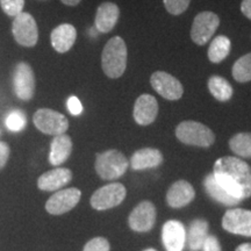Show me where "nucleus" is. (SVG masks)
I'll use <instances>...</instances> for the list:
<instances>
[{
	"label": "nucleus",
	"instance_id": "nucleus-33",
	"mask_svg": "<svg viewBox=\"0 0 251 251\" xmlns=\"http://www.w3.org/2000/svg\"><path fill=\"white\" fill-rule=\"evenodd\" d=\"M201 249L203 251H221V246H220L219 240L213 235H208L206 237L205 242Z\"/></svg>",
	"mask_w": 251,
	"mask_h": 251
},
{
	"label": "nucleus",
	"instance_id": "nucleus-31",
	"mask_svg": "<svg viewBox=\"0 0 251 251\" xmlns=\"http://www.w3.org/2000/svg\"><path fill=\"white\" fill-rule=\"evenodd\" d=\"M111 246L106 238L94 237L85 244L83 251H109Z\"/></svg>",
	"mask_w": 251,
	"mask_h": 251
},
{
	"label": "nucleus",
	"instance_id": "nucleus-24",
	"mask_svg": "<svg viewBox=\"0 0 251 251\" xmlns=\"http://www.w3.org/2000/svg\"><path fill=\"white\" fill-rule=\"evenodd\" d=\"M207 85H208L209 92L218 101L226 102L230 100L231 97H233V86L224 77L214 75V76L209 77L208 81H207Z\"/></svg>",
	"mask_w": 251,
	"mask_h": 251
},
{
	"label": "nucleus",
	"instance_id": "nucleus-22",
	"mask_svg": "<svg viewBox=\"0 0 251 251\" xmlns=\"http://www.w3.org/2000/svg\"><path fill=\"white\" fill-rule=\"evenodd\" d=\"M207 236H208V222L206 220L197 219L190 225L185 244H187L191 251H198L202 248Z\"/></svg>",
	"mask_w": 251,
	"mask_h": 251
},
{
	"label": "nucleus",
	"instance_id": "nucleus-36",
	"mask_svg": "<svg viewBox=\"0 0 251 251\" xmlns=\"http://www.w3.org/2000/svg\"><path fill=\"white\" fill-rule=\"evenodd\" d=\"M62 4H64L65 6H69V7H75V6L79 5L81 0H61Z\"/></svg>",
	"mask_w": 251,
	"mask_h": 251
},
{
	"label": "nucleus",
	"instance_id": "nucleus-34",
	"mask_svg": "<svg viewBox=\"0 0 251 251\" xmlns=\"http://www.w3.org/2000/svg\"><path fill=\"white\" fill-rule=\"evenodd\" d=\"M9 153H11V149H9L8 144L0 141V170H1V169L6 165V163H7L9 158Z\"/></svg>",
	"mask_w": 251,
	"mask_h": 251
},
{
	"label": "nucleus",
	"instance_id": "nucleus-20",
	"mask_svg": "<svg viewBox=\"0 0 251 251\" xmlns=\"http://www.w3.org/2000/svg\"><path fill=\"white\" fill-rule=\"evenodd\" d=\"M163 163V153L155 148H143L133 153L130 166L133 170H147L157 168Z\"/></svg>",
	"mask_w": 251,
	"mask_h": 251
},
{
	"label": "nucleus",
	"instance_id": "nucleus-16",
	"mask_svg": "<svg viewBox=\"0 0 251 251\" xmlns=\"http://www.w3.org/2000/svg\"><path fill=\"white\" fill-rule=\"evenodd\" d=\"M162 240L166 251H183L186 243V231L181 222L171 220L163 226Z\"/></svg>",
	"mask_w": 251,
	"mask_h": 251
},
{
	"label": "nucleus",
	"instance_id": "nucleus-21",
	"mask_svg": "<svg viewBox=\"0 0 251 251\" xmlns=\"http://www.w3.org/2000/svg\"><path fill=\"white\" fill-rule=\"evenodd\" d=\"M72 151V140L67 134H61L54 137L50 144L49 162L54 166H58L68 161Z\"/></svg>",
	"mask_w": 251,
	"mask_h": 251
},
{
	"label": "nucleus",
	"instance_id": "nucleus-11",
	"mask_svg": "<svg viewBox=\"0 0 251 251\" xmlns=\"http://www.w3.org/2000/svg\"><path fill=\"white\" fill-rule=\"evenodd\" d=\"M81 197V192L78 188L71 187L57 191L49 198L46 203V209L49 214L62 215L71 211L77 206Z\"/></svg>",
	"mask_w": 251,
	"mask_h": 251
},
{
	"label": "nucleus",
	"instance_id": "nucleus-14",
	"mask_svg": "<svg viewBox=\"0 0 251 251\" xmlns=\"http://www.w3.org/2000/svg\"><path fill=\"white\" fill-rule=\"evenodd\" d=\"M158 115V102L151 94H142L134 105L133 117L137 125L148 126L156 120Z\"/></svg>",
	"mask_w": 251,
	"mask_h": 251
},
{
	"label": "nucleus",
	"instance_id": "nucleus-13",
	"mask_svg": "<svg viewBox=\"0 0 251 251\" xmlns=\"http://www.w3.org/2000/svg\"><path fill=\"white\" fill-rule=\"evenodd\" d=\"M129 227L137 233L151 230L156 222V208L152 202L142 201L139 203L129 215Z\"/></svg>",
	"mask_w": 251,
	"mask_h": 251
},
{
	"label": "nucleus",
	"instance_id": "nucleus-2",
	"mask_svg": "<svg viewBox=\"0 0 251 251\" xmlns=\"http://www.w3.org/2000/svg\"><path fill=\"white\" fill-rule=\"evenodd\" d=\"M128 50L121 36H113L103 47L101 52V69L111 79H118L127 69Z\"/></svg>",
	"mask_w": 251,
	"mask_h": 251
},
{
	"label": "nucleus",
	"instance_id": "nucleus-26",
	"mask_svg": "<svg viewBox=\"0 0 251 251\" xmlns=\"http://www.w3.org/2000/svg\"><path fill=\"white\" fill-rule=\"evenodd\" d=\"M229 148L235 155L251 158V133H238L229 140Z\"/></svg>",
	"mask_w": 251,
	"mask_h": 251
},
{
	"label": "nucleus",
	"instance_id": "nucleus-29",
	"mask_svg": "<svg viewBox=\"0 0 251 251\" xmlns=\"http://www.w3.org/2000/svg\"><path fill=\"white\" fill-rule=\"evenodd\" d=\"M25 0H0V8L7 17L15 18L24 12Z\"/></svg>",
	"mask_w": 251,
	"mask_h": 251
},
{
	"label": "nucleus",
	"instance_id": "nucleus-38",
	"mask_svg": "<svg viewBox=\"0 0 251 251\" xmlns=\"http://www.w3.org/2000/svg\"><path fill=\"white\" fill-rule=\"evenodd\" d=\"M143 251H157V250H155V249H146V250H143Z\"/></svg>",
	"mask_w": 251,
	"mask_h": 251
},
{
	"label": "nucleus",
	"instance_id": "nucleus-10",
	"mask_svg": "<svg viewBox=\"0 0 251 251\" xmlns=\"http://www.w3.org/2000/svg\"><path fill=\"white\" fill-rule=\"evenodd\" d=\"M152 89L166 100H179L184 94V87L177 78L165 71H155L150 77Z\"/></svg>",
	"mask_w": 251,
	"mask_h": 251
},
{
	"label": "nucleus",
	"instance_id": "nucleus-8",
	"mask_svg": "<svg viewBox=\"0 0 251 251\" xmlns=\"http://www.w3.org/2000/svg\"><path fill=\"white\" fill-rule=\"evenodd\" d=\"M220 18L209 11L201 12L194 18L191 28V39L197 46L207 45L219 28Z\"/></svg>",
	"mask_w": 251,
	"mask_h": 251
},
{
	"label": "nucleus",
	"instance_id": "nucleus-17",
	"mask_svg": "<svg viewBox=\"0 0 251 251\" xmlns=\"http://www.w3.org/2000/svg\"><path fill=\"white\" fill-rule=\"evenodd\" d=\"M77 40V29L71 24L58 25L50 34V42L55 51L65 54L75 46Z\"/></svg>",
	"mask_w": 251,
	"mask_h": 251
},
{
	"label": "nucleus",
	"instance_id": "nucleus-19",
	"mask_svg": "<svg viewBox=\"0 0 251 251\" xmlns=\"http://www.w3.org/2000/svg\"><path fill=\"white\" fill-rule=\"evenodd\" d=\"M72 179V172L65 168H56L43 174L37 180V186L42 191H57Z\"/></svg>",
	"mask_w": 251,
	"mask_h": 251
},
{
	"label": "nucleus",
	"instance_id": "nucleus-4",
	"mask_svg": "<svg viewBox=\"0 0 251 251\" xmlns=\"http://www.w3.org/2000/svg\"><path fill=\"white\" fill-rule=\"evenodd\" d=\"M129 162L121 151L115 149L106 150L98 153L96 158V171L105 180L120 178L127 171Z\"/></svg>",
	"mask_w": 251,
	"mask_h": 251
},
{
	"label": "nucleus",
	"instance_id": "nucleus-30",
	"mask_svg": "<svg viewBox=\"0 0 251 251\" xmlns=\"http://www.w3.org/2000/svg\"><path fill=\"white\" fill-rule=\"evenodd\" d=\"M165 9L172 15H180L190 6L191 0H163Z\"/></svg>",
	"mask_w": 251,
	"mask_h": 251
},
{
	"label": "nucleus",
	"instance_id": "nucleus-25",
	"mask_svg": "<svg viewBox=\"0 0 251 251\" xmlns=\"http://www.w3.org/2000/svg\"><path fill=\"white\" fill-rule=\"evenodd\" d=\"M231 49V42L227 36L219 35L211 42L208 48V59L214 64H219L227 58Z\"/></svg>",
	"mask_w": 251,
	"mask_h": 251
},
{
	"label": "nucleus",
	"instance_id": "nucleus-32",
	"mask_svg": "<svg viewBox=\"0 0 251 251\" xmlns=\"http://www.w3.org/2000/svg\"><path fill=\"white\" fill-rule=\"evenodd\" d=\"M67 107L70 114L75 115V117L80 115L83 113V105H81L80 100L76 96L69 97V99L67 100Z\"/></svg>",
	"mask_w": 251,
	"mask_h": 251
},
{
	"label": "nucleus",
	"instance_id": "nucleus-1",
	"mask_svg": "<svg viewBox=\"0 0 251 251\" xmlns=\"http://www.w3.org/2000/svg\"><path fill=\"white\" fill-rule=\"evenodd\" d=\"M213 175L216 181L240 202L251 197V168L241 158L221 157L214 163Z\"/></svg>",
	"mask_w": 251,
	"mask_h": 251
},
{
	"label": "nucleus",
	"instance_id": "nucleus-28",
	"mask_svg": "<svg viewBox=\"0 0 251 251\" xmlns=\"http://www.w3.org/2000/svg\"><path fill=\"white\" fill-rule=\"evenodd\" d=\"M5 125L7 127V129L14 133H19V131H23L25 127L27 126V117L26 114L20 109H14V111L9 112L6 117Z\"/></svg>",
	"mask_w": 251,
	"mask_h": 251
},
{
	"label": "nucleus",
	"instance_id": "nucleus-3",
	"mask_svg": "<svg viewBox=\"0 0 251 251\" xmlns=\"http://www.w3.org/2000/svg\"><path fill=\"white\" fill-rule=\"evenodd\" d=\"M176 136L181 143L200 148H208L215 142V135L211 128L192 120L180 122L176 128Z\"/></svg>",
	"mask_w": 251,
	"mask_h": 251
},
{
	"label": "nucleus",
	"instance_id": "nucleus-23",
	"mask_svg": "<svg viewBox=\"0 0 251 251\" xmlns=\"http://www.w3.org/2000/svg\"><path fill=\"white\" fill-rule=\"evenodd\" d=\"M203 186H205L206 192L211 196L216 201L222 203L225 206H235L240 203L237 199L231 197L224 187L216 181L214 175H208L203 180Z\"/></svg>",
	"mask_w": 251,
	"mask_h": 251
},
{
	"label": "nucleus",
	"instance_id": "nucleus-35",
	"mask_svg": "<svg viewBox=\"0 0 251 251\" xmlns=\"http://www.w3.org/2000/svg\"><path fill=\"white\" fill-rule=\"evenodd\" d=\"M241 12L244 17L251 20V0H242L241 2Z\"/></svg>",
	"mask_w": 251,
	"mask_h": 251
},
{
	"label": "nucleus",
	"instance_id": "nucleus-37",
	"mask_svg": "<svg viewBox=\"0 0 251 251\" xmlns=\"http://www.w3.org/2000/svg\"><path fill=\"white\" fill-rule=\"evenodd\" d=\"M235 251H251V243H243L238 246Z\"/></svg>",
	"mask_w": 251,
	"mask_h": 251
},
{
	"label": "nucleus",
	"instance_id": "nucleus-12",
	"mask_svg": "<svg viewBox=\"0 0 251 251\" xmlns=\"http://www.w3.org/2000/svg\"><path fill=\"white\" fill-rule=\"evenodd\" d=\"M222 227L228 233L251 237V211L233 208L222 218Z\"/></svg>",
	"mask_w": 251,
	"mask_h": 251
},
{
	"label": "nucleus",
	"instance_id": "nucleus-18",
	"mask_svg": "<svg viewBox=\"0 0 251 251\" xmlns=\"http://www.w3.org/2000/svg\"><path fill=\"white\" fill-rule=\"evenodd\" d=\"M196 197V191L186 180H178L171 185L166 193V201L172 208H181L188 205Z\"/></svg>",
	"mask_w": 251,
	"mask_h": 251
},
{
	"label": "nucleus",
	"instance_id": "nucleus-5",
	"mask_svg": "<svg viewBox=\"0 0 251 251\" xmlns=\"http://www.w3.org/2000/svg\"><path fill=\"white\" fill-rule=\"evenodd\" d=\"M12 34L15 42L25 48H33L39 41V27L35 18L28 12H23L12 23Z\"/></svg>",
	"mask_w": 251,
	"mask_h": 251
},
{
	"label": "nucleus",
	"instance_id": "nucleus-9",
	"mask_svg": "<svg viewBox=\"0 0 251 251\" xmlns=\"http://www.w3.org/2000/svg\"><path fill=\"white\" fill-rule=\"evenodd\" d=\"M126 187L120 183H112L100 187L91 197V206L98 211L117 207L126 198Z\"/></svg>",
	"mask_w": 251,
	"mask_h": 251
},
{
	"label": "nucleus",
	"instance_id": "nucleus-7",
	"mask_svg": "<svg viewBox=\"0 0 251 251\" xmlns=\"http://www.w3.org/2000/svg\"><path fill=\"white\" fill-rule=\"evenodd\" d=\"M35 87V74L29 63H18L13 72V89L15 96L20 100L28 101L34 97Z\"/></svg>",
	"mask_w": 251,
	"mask_h": 251
},
{
	"label": "nucleus",
	"instance_id": "nucleus-27",
	"mask_svg": "<svg viewBox=\"0 0 251 251\" xmlns=\"http://www.w3.org/2000/svg\"><path fill=\"white\" fill-rule=\"evenodd\" d=\"M231 75L238 83H248L251 80V52L243 55L234 63Z\"/></svg>",
	"mask_w": 251,
	"mask_h": 251
},
{
	"label": "nucleus",
	"instance_id": "nucleus-6",
	"mask_svg": "<svg viewBox=\"0 0 251 251\" xmlns=\"http://www.w3.org/2000/svg\"><path fill=\"white\" fill-rule=\"evenodd\" d=\"M33 122L41 133L52 136L65 134L69 128L67 117L50 108L37 109L34 113Z\"/></svg>",
	"mask_w": 251,
	"mask_h": 251
},
{
	"label": "nucleus",
	"instance_id": "nucleus-15",
	"mask_svg": "<svg viewBox=\"0 0 251 251\" xmlns=\"http://www.w3.org/2000/svg\"><path fill=\"white\" fill-rule=\"evenodd\" d=\"M120 18V8L112 1H105L97 8L94 18V28L99 33L107 34L117 26Z\"/></svg>",
	"mask_w": 251,
	"mask_h": 251
}]
</instances>
